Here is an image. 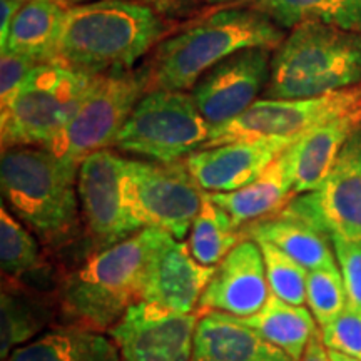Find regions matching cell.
Returning <instances> with one entry per match:
<instances>
[{"label": "cell", "instance_id": "cell-1", "mask_svg": "<svg viewBox=\"0 0 361 361\" xmlns=\"http://www.w3.org/2000/svg\"><path fill=\"white\" fill-rule=\"evenodd\" d=\"M78 174L47 147L2 149V202L59 264L62 252L84 243Z\"/></svg>", "mask_w": 361, "mask_h": 361}, {"label": "cell", "instance_id": "cell-2", "mask_svg": "<svg viewBox=\"0 0 361 361\" xmlns=\"http://www.w3.org/2000/svg\"><path fill=\"white\" fill-rule=\"evenodd\" d=\"M171 239L161 229H141L66 269L57 291L61 323L109 333L130 306L142 301L149 266Z\"/></svg>", "mask_w": 361, "mask_h": 361}, {"label": "cell", "instance_id": "cell-3", "mask_svg": "<svg viewBox=\"0 0 361 361\" xmlns=\"http://www.w3.org/2000/svg\"><path fill=\"white\" fill-rule=\"evenodd\" d=\"M166 34V22L137 0H96L67 7L59 64L92 75L128 71Z\"/></svg>", "mask_w": 361, "mask_h": 361}, {"label": "cell", "instance_id": "cell-4", "mask_svg": "<svg viewBox=\"0 0 361 361\" xmlns=\"http://www.w3.org/2000/svg\"><path fill=\"white\" fill-rule=\"evenodd\" d=\"M286 39L259 8H224L166 39L149 66V90H186L204 72L243 49H276ZM147 90V92H149Z\"/></svg>", "mask_w": 361, "mask_h": 361}, {"label": "cell", "instance_id": "cell-5", "mask_svg": "<svg viewBox=\"0 0 361 361\" xmlns=\"http://www.w3.org/2000/svg\"><path fill=\"white\" fill-rule=\"evenodd\" d=\"M361 85V35L301 22L271 59L264 99H308Z\"/></svg>", "mask_w": 361, "mask_h": 361}, {"label": "cell", "instance_id": "cell-6", "mask_svg": "<svg viewBox=\"0 0 361 361\" xmlns=\"http://www.w3.org/2000/svg\"><path fill=\"white\" fill-rule=\"evenodd\" d=\"M97 75L59 62L37 64L6 107H0L2 149L49 146L82 106Z\"/></svg>", "mask_w": 361, "mask_h": 361}, {"label": "cell", "instance_id": "cell-7", "mask_svg": "<svg viewBox=\"0 0 361 361\" xmlns=\"http://www.w3.org/2000/svg\"><path fill=\"white\" fill-rule=\"evenodd\" d=\"M211 129L191 94L156 89L144 94L130 112L114 147L168 164L206 147Z\"/></svg>", "mask_w": 361, "mask_h": 361}, {"label": "cell", "instance_id": "cell-8", "mask_svg": "<svg viewBox=\"0 0 361 361\" xmlns=\"http://www.w3.org/2000/svg\"><path fill=\"white\" fill-rule=\"evenodd\" d=\"M149 67L97 75L74 119L45 147L59 159L79 168L89 154L114 146L130 112L149 90Z\"/></svg>", "mask_w": 361, "mask_h": 361}, {"label": "cell", "instance_id": "cell-9", "mask_svg": "<svg viewBox=\"0 0 361 361\" xmlns=\"http://www.w3.org/2000/svg\"><path fill=\"white\" fill-rule=\"evenodd\" d=\"M124 201L139 229L156 228L184 241L202 206V191L184 161H126Z\"/></svg>", "mask_w": 361, "mask_h": 361}, {"label": "cell", "instance_id": "cell-10", "mask_svg": "<svg viewBox=\"0 0 361 361\" xmlns=\"http://www.w3.org/2000/svg\"><path fill=\"white\" fill-rule=\"evenodd\" d=\"M358 107H361V85L319 97L258 99L231 123L211 129L206 147L243 139L295 142L314 126Z\"/></svg>", "mask_w": 361, "mask_h": 361}, {"label": "cell", "instance_id": "cell-11", "mask_svg": "<svg viewBox=\"0 0 361 361\" xmlns=\"http://www.w3.org/2000/svg\"><path fill=\"white\" fill-rule=\"evenodd\" d=\"M126 161L109 149H101L80 162L78 194L85 258L141 231L124 201Z\"/></svg>", "mask_w": 361, "mask_h": 361}, {"label": "cell", "instance_id": "cell-12", "mask_svg": "<svg viewBox=\"0 0 361 361\" xmlns=\"http://www.w3.org/2000/svg\"><path fill=\"white\" fill-rule=\"evenodd\" d=\"M283 211L328 236L361 239V126L350 135L319 188L293 197Z\"/></svg>", "mask_w": 361, "mask_h": 361}, {"label": "cell", "instance_id": "cell-13", "mask_svg": "<svg viewBox=\"0 0 361 361\" xmlns=\"http://www.w3.org/2000/svg\"><path fill=\"white\" fill-rule=\"evenodd\" d=\"M273 49H243L211 67L192 85L191 96L211 128L231 123L258 101L271 75Z\"/></svg>", "mask_w": 361, "mask_h": 361}, {"label": "cell", "instance_id": "cell-14", "mask_svg": "<svg viewBox=\"0 0 361 361\" xmlns=\"http://www.w3.org/2000/svg\"><path fill=\"white\" fill-rule=\"evenodd\" d=\"M200 311L169 313L139 301L109 329L121 361H191Z\"/></svg>", "mask_w": 361, "mask_h": 361}, {"label": "cell", "instance_id": "cell-15", "mask_svg": "<svg viewBox=\"0 0 361 361\" xmlns=\"http://www.w3.org/2000/svg\"><path fill=\"white\" fill-rule=\"evenodd\" d=\"M291 144L281 139H243L197 149L184 162L201 191L233 192L258 179Z\"/></svg>", "mask_w": 361, "mask_h": 361}, {"label": "cell", "instance_id": "cell-16", "mask_svg": "<svg viewBox=\"0 0 361 361\" xmlns=\"http://www.w3.org/2000/svg\"><path fill=\"white\" fill-rule=\"evenodd\" d=\"M271 296L266 278V266L259 245L252 239H243L229 252L207 283L197 311H219L236 318L256 314Z\"/></svg>", "mask_w": 361, "mask_h": 361}, {"label": "cell", "instance_id": "cell-17", "mask_svg": "<svg viewBox=\"0 0 361 361\" xmlns=\"http://www.w3.org/2000/svg\"><path fill=\"white\" fill-rule=\"evenodd\" d=\"M214 271L192 258L188 243L173 238L152 258L142 301L169 313H194Z\"/></svg>", "mask_w": 361, "mask_h": 361}, {"label": "cell", "instance_id": "cell-18", "mask_svg": "<svg viewBox=\"0 0 361 361\" xmlns=\"http://www.w3.org/2000/svg\"><path fill=\"white\" fill-rule=\"evenodd\" d=\"M361 126V107L314 126L283 152L295 196L311 192L326 179L343 146Z\"/></svg>", "mask_w": 361, "mask_h": 361}, {"label": "cell", "instance_id": "cell-19", "mask_svg": "<svg viewBox=\"0 0 361 361\" xmlns=\"http://www.w3.org/2000/svg\"><path fill=\"white\" fill-rule=\"evenodd\" d=\"M0 264L2 278L47 293L59 291L64 273V268L4 202L0 206Z\"/></svg>", "mask_w": 361, "mask_h": 361}, {"label": "cell", "instance_id": "cell-20", "mask_svg": "<svg viewBox=\"0 0 361 361\" xmlns=\"http://www.w3.org/2000/svg\"><path fill=\"white\" fill-rule=\"evenodd\" d=\"M191 361H295L261 338L236 316L219 311L201 314Z\"/></svg>", "mask_w": 361, "mask_h": 361}, {"label": "cell", "instance_id": "cell-21", "mask_svg": "<svg viewBox=\"0 0 361 361\" xmlns=\"http://www.w3.org/2000/svg\"><path fill=\"white\" fill-rule=\"evenodd\" d=\"M61 316L57 293L34 290L25 284L2 278L0 296V358L54 326Z\"/></svg>", "mask_w": 361, "mask_h": 361}, {"label": "cell", "instance_id": "cell-22", "mask_svg": "<svg viewBox=\"0 0 361 361\" xmlns=\"http://www.w3.org/2000/svg\"><path fill=\"white\" fill-rule=\"evenodd\" d=\"M239 231L245 239L268 241L278 246L308 271L338 268L335 250L329 246L331 238L316 226L284 211L243 226Z\"/></svg>", "mask_w": 361, "mask_h": 361}, {"label": "cell", "instance_id": "cell-23", "mask_svg": "<svg viewBox=\"0 0 361 361\" xmlns=\"http://www.w3.org/2000/svg\"><path fill=\"white\" fill-rule=\"evenodd\" d=\"M2 361H121V355L107 333L59 323Z\"/></svg>", "mask_w": 361, "mask_h": 361}, {"label": "cell", "instance_id": "cell-24", "mask_svg": "<svg viewBox=\"0 0 361 361\" xmlns=\"http://www.w3.org/2000/svg\"><path fill=\"white\" fill-rule=\"evenodd\" d=\"M211 201L223 207L238 229L258 219L274 216L295 197L283 154L258 179L233 192H206Z\"/></svg>", "mask_w": 361, "mask_h": 361}, {"label": "cell", "instance_id": "cell-25", "mask_svg": "<svg viewBox=\"0 0 361 361\" xmlns=\"http://www.w3.org/2000/svg\"><path fill=\"white\" fill-rule=\"evenodd\" d=\"M67 6L62 0H30L22 4L2 52L34 59L37 64L56 61L57 44Z\"/></svg>", "mask_w": 361, "mask_h": 361}, {"label": "cell", "instance_id": "cell-26", "mask_svg": "<svg viewBox=\"0 0 361 361\" xmlns=\"http://www.w3.org/2000/svg\"><path fill=\"white\" fill-rule=\"evenodd\" d=\"M238 319L295 361H301L310 340L318 333L310 310L286 303L273 293L258 313Z\"/></svg>", "mask_w": 361, "mask_h": 361}, {"label": "cell", "instance_id": "cell-27", "mask_svg": "<svg viewBox=\"0 0 361 361\" xmlns=\"http://www.w3.org/2000/svg\"><path fill=\"white\" fill-rule=\"evenodd\" d=\"M256 8L283 29L301 22H324L361 35V0H268Z\"/></svg>", "mask_w": 361, "mask_h": 361}, {"label": "cell", "instance_id": "cell-28", "mask_svg": "<svg viewBox=\"0 0 361 361\" xmlns=\"http://www.w3.org/2000/svg\"><path fill=\"white\" fill-rule=\"evenodd\" d=\"M243 239L229 214L202 191L201 211L194 219L188 239L192 258L204 266H218Z\"/></svg>", "mask_w": 361, "mask_h": 361}, {"label": "cell", "instance_id": "cell-29", "mask_svg": "<svg viewBox=\"0 0 361 361\" xmlns=\"http://www.w3.org/2000/svg\"><path fill=\"white\" fill-rule=\"evenodd\" d=\"M263 252L266 278L271 293L290 305L303 306L306 303V281L308 269L295 258L268 241H256Z\"/></svg>", "mask_w": 361, "mask_h": 361}, {"label": "cell", "instance_id": "cell-30", "mask_svg": "<svg viewBox=\"0 0 361 361\" xmlns=\"http://www.w3.org/2000/svg\"><path fill=\"white\" fill-rule=\"evenodd\" d=\"M306 303L319 326L331 323L345 311L348 306V296L340 268L308 271Z\"/></svg>", "mask_w": 361, "mask_h": 361}, {"label": "cell", "instance_id": "cell-31", "mask_svg": "<svg viewBox=\"0 0 361 361\" xmlns=\"http://www.w3.org/2000/svg\"><path fill=\"white\" fill-rule=\"evenodd\" d=\"M319 335L326 350L361 360V313L350 305L331 323L322 326Z\"/></svg>", "mask_w": 361, "mask_h": 361}, {"label": "cell", "instance_id": "cell-32", "mask_svg": "<svg viewBox=\"0 0 361 361\" xmlns=\"http://www.w3.org/2000/svg\"><path fill=\"white\" fill-rule=\"evenodd\" d=\"M338 266L341 269L348 305L361 313V239H350L331 234Z\"/></svg>", "mask_w": 361, "mask_h": 361}, {"label": "cell", "instance_id": "cell-33", "mask_svg": "<svg viewBox=\"0 0 361 361\" xmlns=\"http://www.w3.org/2000/svg\"><path fill=\"white\" fill-rule=\"evenodd\" d=\"M37 62L34 59L13 52H2L0 57V107H6L8 101L29 78Z\"/></svg>", "mask_w": 361, "mask_h": 361}, {"label": "cell", "instance_id": "cell-34", "mask_svg": "<svg viewBox=\"0 0 361 361\" xmlns=\"http://www.w3.org/2000/svg\"><path fill=\"white\" fill-rule=\"evenodd\" d=\"M137 2L151 7L159 16H180V13L192 11L194 7L200 6L201 2H207V0H137Z\"/></svg>", "mask_w": 361, "mask_h": 361}, {"label": "cell", "instance_id": "cell-35", "mask_svg": "<svg viewBox=\"0 0 361 361\" xmlns=\"http://www.w3.org/2000/svg\"><path fill=\"white\" fill-rule=\"evenodd\" d=\"M20 7L22 4L17 0H0V45H2V49L6 47L12 22Z\"/></svg>", "mask_w": 361, "mask_h": 361}, {"label": "cell", "instance_id": "cell-36", "mask_svg": "<svg viewBox=\"0 0 361 361\" xmlns=\"http://www.w3.org/2000/svg\"><path fill=\"white\" fill-rule=\"evenodd\" d=\"M301 361H331L328 356L326 346L323 345L322 335H319V333H316V335L310 340Z\"/></svg>", "mask_w": 361, "mask_h": 361}, {"label": "cell", "instance_id": "cell-37", "mask_svg": "<svg viewBox=\"0 0 361 361\" xmlns=\"http://www.w3.org/2000/svg\"><path fill=\"white\" fill-rule=\"evenodd\" d=\"M328 356L331 361H361L358 358H353V356H348L345 353H340V351H333V350H328Z\"/></svg>", "mask_w": 361, "mask_h": 361}, {"label": "cell", "instance_id": "cell-38", "mask_svg": "<svg viewBox=\"0 0 361 361\" xmlns=\"http://www.w3.org/2000/svg\"><path fill=\"white\" fill-rule=\"evenodd\" d=\"M231 2H241V0H207L209 6H214V4H231ZM255 2H258L256 6H259V4H264L266 0H255Z\"/></svg>", "mask_w": 361, "mask_h": 361}, {"label": "cell", "instance_id": "cell-39", "mask_svg": "<svg viewBox=\"0 0 361 361\" xmlns=\"http://www.w3.org/2000/svg\"><path fill=\"white\" fill-rule=\"evenodd\" d=\"M62 2H64L66 6H80V4L92 2V0H62Z\"/></svg>", "mask_w": 361, "mask_h": 361}, {"label": "cell", "instance_id": "cell-40", "mask_svg": "<svg viewBox=\"0 0 361 361\" xmlns=\"http://www.w3.org/2000/svg\"><path fill=\"white\" fill-rule=\"evenodd\" d=\"M17 2H20V4H25V2H30V0H17Z\"/></svg>", "mask_w": 361, "mask_h": 361}, {"label": "cell", "instance_id": "cell-41", "mask_svg": "<svg viewBox=\"0 0 361 361\" xmlns=\"http://www.w3.org/2000/svg\"><path fill=\"white\" fill-rule=\"evenodd\" d=\"M266 2H268V0H266ZM259 6H261V4H259Z\"/></svg>", "mask_w": 361, "mask_h": 361}]
</instances>
